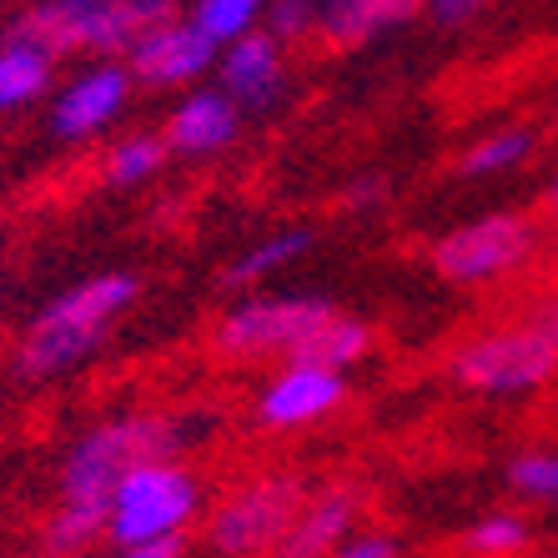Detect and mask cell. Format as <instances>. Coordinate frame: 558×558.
Segmentation results:
<instances>
[{"label":"cell","mask_w":558,"mask_h":558,"mask_svg":"<svg viewBox=\"0 0 558 558\" xmlns=\"http://www.w3.org/2000/svg\"><path fill=\"white\" fill-rule=\"evenodd\" d=\"M533 247H538V232H533L529 217L488 211V217L463 221V227H453V232H442L433 242V272L453 287H483L519 272L533 257Z\"/></svg>","instance_id":"7"},{"label":"cell","mask_w":558,"mask_h":558,"mask_svg":"<svg viewBox=\"0 0 558 558\" xmlns=\"http://www.w3.org/2000/svg\"><path fill=\"white\" fill-rule=\"evenodd\" d=\"M161 21H171V0H36L15 15L11 36L36 40L51 56L131 51Z\"/></svg>","instance_id":"3"},{"label":"cell","mask_w":558,"mask_h":558,"mask_svg":"<svg viewBox=\"0 0 558 558\" xmlns=\"http://www.w3.org/2000/svg\"><path fill=\"white\" fill-rule=\"evenodd\" d=\"M363 519V494L352 483H332L323 494H307L302 513L287 523L282 544L267 558H327L342 538H352V523Z\"/></svg>","instance_id":"13"},{"label":"cell","mask_w":558,"mask_h":558,"mask_svg":"<svg viewBox=\"0 0 558 558\" xmlns=\"http://www.w3.org/2000/svg\"><path fill=\"white\" fill-rule=\"evenodd\" d=\"M262 15H267V0H196L186 21L221 51V46L242 40L247 31H257Z\"/></svg>","instance_id":"22"},{"label":"cell","mask_w":558,"mask_h":558,"mask_svg":"<svg viewBox=\"0 0 558 558\" xmlns=\"http://www.w3.org/2000/svg\"><path fill=\"white\" fill-rule=\"evenodd\" d=\"M106 513H111L106 504L61 498V504H56V513H51V523H46V533H40L46 554H51V558H81L86 548L96 544V538H106Z\"/></svg>","instance_id":"18"},{"label":"cell","mask_w":558,"mask_h":558,"mask_svg":"<svg viewBox=\"0 0 558 558\" xmlns=\"http://www.w3.org/2000/svg\"><path fill=\"white\" fill-rule=\"evenodd\" d=\"M428 5L433 21H448V26H458V21H473V15L488 5V0H423Z\"/></svg>","instance_id":"27"},{"label":"cell","mask_w":558,"mask_h":558,"mask_svg":"<svg viewBox=\"0 0 558 558\" xmlns=\"http://www.w3.org/2000/svg\"><path fill=\"white\" fill-rule=\"evenodd\" d=\"M558 373V348L523 317L519 327H498V332H478L448 357V377L468 392L483 398H519V392H538L548 377Z\"/></svg>","instance_id":"5"},{"label":"cell","mask_w":558,"mask_h":558,"mask_svg":"<svg viewBox=\"0 0 558 558\" xmlns=\"http://www.w3.org/2000/svg\"><path fill=\"white\" fill-rule=\"evenodd\" d=\"M211 65H217V46L192 21H161L126 51V71L142 86H186L207 76Z\"/></svg>","instance_id":"9"},{"label":"cell","mask_w":558,"mask_h":558,"mask_svg":"<svg viewBox=\"0 0 558 558\" xmlns=\"http://www.w3.org/2000/svg\"><path fill=\"white\" fill-rule=\"evenodd\" d=\"M529 323L538 327V332H544V338H548V342H554V348H558V292H548V298H544V302H538V307L529 312Z\"/></svg>","instance_id":"29"},{"label":"cell","mask_w":558,"mask_h":558,"mask_svg":"<svg viewBox=\"0 0 558 558\" xmlns=\"http://www.w3.org/2000/svg\"><path fill=\"white\" fill-rule=\"evenodd\" d=\"M423 0H317V31L332 46H367L383 31L413 21Z\"/></svg>","instance_id":"15"},{"label":"cell","mask_w":558,"mask_h":558,"mask_svg":"<svg viewBox=\"0 0 558 558\" xmlns=\"http://www.w3.org/2000/svg\"><path fill=\"white\" fill-rule=\"evenodd\" d=\"M348 398V383L332 367H307V363H287L267 377V388L257 392V417L267 428H307L323 423L332 408Z\"/></svg>","instance_id":"10"},{"label":"cell","mask_w":558,"mask_h":558,"mask_svg":"<svg viewBox=\"0 0 558 558\" xmlns=\"http://www.w3.org/2000/svg\"><path fill=\"white\" fill-rule=\"evenodd\" d=\"M262 31L277 40H298L307 31H317V0H267Z\"/></svg>","instance_id":"25"},{"label":"cell","mask_w":558,"mask_h":558,"mask_svg":"<svg viewBox=\"0 0 558 558\" xmlns=\"http://www.w3.org/2000/svg\"><path fill=\"white\" fill-rule=\"evenodd\" d=\"M538 151V131L529 126H504V131H488V136H478V142L463 151V161H458V177H508V171H519L529 156Z\"/></svg>","instance_id":"19"},{"label":"cell","mask_w":558,"mask_h":558,"mask_svg":"<svg viewBox=\"0 0 558 558\" xmlns=\"http://www.w3.org/2000/svg\"><path fill=\"white\" fill-rule=\"evenodd\" d=\"M131 302H136V277L131 272H101L65 287L26 327V338L15 348V373L31 377V383H51V377L81 367L101 348V338Z\"/></svg>","instance_id":"1"},{"label":"cell","mask_w":558,"mask_h":558,"mask_svg":"<svg viewBox=\"0 0 558 558\" xmlns=\"http://www.w3.org/2000/svg\"><path fill=\"white\" fill-rule=\"evenodd\" d=\"M51 65L56 56L46 46L26 36H11L0 46V111H15V106H31L46 86H51Z\"/></svg>","instance_id":"17"},{"label":"cell","mask_w":558,"mask_h":558,"mask_svg":"<svg viewBox=\"0 0 558 558\" xmlns=\"http://www.w3.org/2000/svg\"><path fill=\"white\" fill-rule=\"evenodd\" d=\"M236 131H242V106L221 86H202V92L177 101L167 121V146L182 156H211L221 146H232Z\"/></svg>","instance_id":"14"},{"label":"cell","mask_w":558,"mask_h":558,"mask_svg":"<svg viewBox=\"0 0 558 558\" xmlns=\"http://www.w3.org/2000/svg\"><path fill=\"white\" fill-rule=\"evenodd\" d=\"M544 558H558V554H544Z\"/></svg>","instance_id":"32"},{"label":"cell","mask_w":558,"mask_h":558,"mask_svg":"<svg viewBox=\"0 0 558 558\" xmlns=\"http://www.w3.org/2000/svg\"><path fill=\"white\" fill-rule=\"evenodd\" d=\"M202 508V488L177 458H151L136 463L126 478L111 488V513H106V538L117 548L156 544V538H182V529Z\"/></svg>","instance_id":"4"},{"label":"cell","mask_w":558,"mask_h":558,"mask_svg":"<svg viewBox=\"0 0 558 558\" xmlns=\"http://www.w3.org/2000/svg\"><path fill=\"white\" fill-rule=\"evenodd\" d=\"M182 538H156V544H131V548H117V558H182Z\"/></svg>","instance_id":"28"},{"label":"cell","mask_w":558,"mask_h":558,"mask_svg":"<svg viewBox=\"0 0 558 558\" xmlns=\"http://www.w3.org/2000/svg\"><path fill=\"white\" fill-rule=\"evenodd\" d=\"M327 558H398V538L392 533H352Z\"/></svg>","instance_id":"26"},{"label":"cell","mask_w":558,"mask_h":558,"mask_svg":"<svg viewBox=\"0 0 558 558\" xmlns=\"http://www.w3.org/2000/svg\"><path fill=\"white\" fill-rule=\"evenodd\" d=\"M167 136H151V131H131V136H121L111 151H106V182L111 186H142L151 182L156 171L167 167Z\"/></svg>","instance_id":"21"},{"label":"cell","mask_w":558,"mask_h":558,"mask_svg":"<svg viewBox=\"0 0 558 558\" xmlns=\"http://www.w3.org/2000/svg\"><path fill=\"white\" fill-rule=\"evenodd\" d=\"M131 96V71L126 65H92L81 71L51 106V131L65 142H86L96 131H106L111 121L126 111Z\"/></svg>","instance_id":"11"},{"label":"cell","mask_w":558,"mask_h":558,"mask_svg":"<svg viewBox=\"0 0 558 558\" xmlns=\"http://www.w3.org/2000/svg\"><path fill=\"white\" fill-rule=\"evenodd\" d=\"M312 247V232L307 227H292V232H272L262 236L257 247H247L242 257L221 272V287H252V282H267L272 272H282V267H292V262L302 257V252Z\"/></svg>","instance_id":"20"},{"label":"cell","mask_w":558,"mask_h":558,"mask_svg":"<svg viewBox=\"0 0 558 558\" xmlns=\"http://www.w3.org/2000/svg\"><path fill=\"white\" fill-rule=\"evenodd\" d=\"M508 488L519 498L558 504V453H523L508 463Z\"/></svg>","instance_id":"24"},{"label":"cell","mask_w":558,"mask_h":558,"mask_svg":"<svg viewBox=\"0 0 558 558\" xmlns=\"http://www.w3.org/2000/svg\"><path fill=\"white\" fill-rule=\"evenodd\" d=\"M332 302L323 298H298V292H287V298H247L236 302L232 312H221L217 332H211V348L221 357H236V363H247V357H287V352L298 348L307 332L332 317Z\"/></svg>","instance_id":"8"},{"label":"cell","mask_w":558,"mask_h":558,"mask_svg":"<svg viewBox=\"0 0 558 558\" xmlns=\"http://www.w3.org/2000/svg\"><path fill=\"white\" fill-rule=\"evenodd\" d=\"M307 478L302 473H262V478L242 483L236 494H227L211 508L207 544L221 558H262L282 544L287 523L307 504Z\"/></svg>","instance_id":"6"},{"label":"cell","mask_w":558,"mask_h":558,"mask_svg":"<svg viewBox=\"0 0 558 558\" xmlns=\"http://www.w3.org/2000/svg\"><path fill=\"white\" fill-rule=\"evenodd\" d=\"M367 348H373V332H367V323H357V317H348V312H332V317H327L317 332H307L298 348L287 352V363L332 367V373H342V367H352Z\"/></svg>","instance_id":"16"},{"label":"cell","mask_w":558,"mask_h":558,"mask_svg":"<svg viewBox=\"0 0 558 558\" xmlns=\"http://www.w3.org/2000/svg\"><path fill=\"white\" fill-rule=\"evenodd\" d=\"M217 81L221 92L232 96L242 111H262L272 106L287 86V61H282V40L267 31H247L242 40L221 46L217 51Z\"/></svg>","instance_id":"12"},{"label":"cell","mask_w":558,"mask_h":558,"mask_svg":"<svg viewBox=\"0 0 558 558\" xmlns=\"http://www.w3.org/2000/svg\"><path fill=\"white\" fill-rule=\"evenodd\" d=\"M554 121H558V106H554Z\"/></svg>","instance_id":"31"},{"label":"cell","mask_w":558,"mask_h":558,"mask_svg":"<svg viewBox=\"0 0 558 558\" xmlns=\"http://www.w3.org/2000/svg\"><path fill=\"white\" fill-rule=\"evenodd\" d=\"M529 544V523L519 513H483L473 529L463 533V548L478 558H508Z\"/></svg>","instance_id":"23"},{"label":"cell","mask_w":558,"mask_h":558,"mask_svg":"<svg viewBox=\"0 0 558 558\" xmlns=\"http://www.w3.org/2000/svg\"><path fill=\"white\" fill-rule=\"evenodd\" d=\"M192 448V423L167 413H126L106 417L86 428L61 463V498H86V504L111 508V488L126 478L136 463L171 458Z\"/></svg>","instance_id":"2"},{"label":"cell","mask_w":558,"mask_h":558,"mask_svg":"<svg viewBox=\"0 0 558 558\" xmlns=\"http://www.w3.org/2000/svg\"><path fill=\"white\" fill-rule=\"evenodd\" d=\"M548 211H554V217H558V177H554V182H548Z\"/></svg>","instance_id":"30"}]
</instances>
